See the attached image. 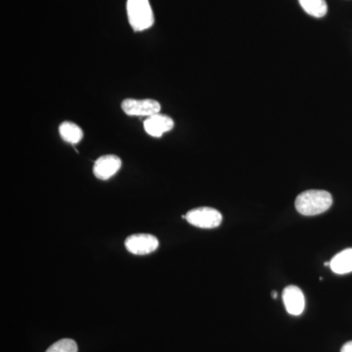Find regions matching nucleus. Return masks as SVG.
<instances>
[{
    "label": "nucleus",
    "instance_id": "1",
    "mask_svg": "<svg viewBox=\"0 0 352 352\" xmlns=\"http://www.w3.org/2000/svg\"><path fill=\"white\" fill-rule=\"evenodd\" d=\"M332 205V195L325 190H308L300 194L296 200V210L305 217L323 214Z\"/></svg>",
    "mask_w": 352,
    "mask_h": 352
},
{
    "label": "nucleus",
    "instance_id": "2",
    "mask_svg": "<svg viewBox=\"0 0 352 352\" xmlns=\"http://www.w3.org/2000/svg\"><path fill=\"white\" fill-rule=\"evenodd\" d=\"M126 10L134 31H145L154 25V14L149 0H127Z\"/></svg>",
    "mask_w": 352,
    "mask_h": 352
},
{
    "label": "nucleus",
    "instance_id": "3",
    "mask_svg": "<svg viewBox=\"0 0 352 352\" xmlns=\"http://www.w3.org/2000/svg\"><path fill=\"white\" fill-rule=\"evenodd\" d=\"M185 219L199 228L212 229L221 224L222 214L215 208L203 207L189 210L185 214Z\"/></svg>",
    "mask_w": 352,
    "mask_h": 352
},
{
    "label": "nucleus",
    "instance_id": "4",
    "mask_svg": "<svg viewBox=\"0 0 352 352\" xmlns=\"http://www.w3.org/2000/svg\"><path fill=\"white\" fill-rule=\"evenodd\" d=\"M124 113L131 117H151L161 112L162 106L154 99H124L122 103Z\"/></svg>",
    "mask_w": 352,
    "mask_h": 352
},
{
    "label": "nucleus",
    "instance_id": "5",
    "mask_svg": "<svg viewBox=\"0 0 352 352\" xmlns=\"http://www.w3.org/2000/svg\"><path fill=\"white\" fill-rule=\"evenodd\" d=\"M124 245L132 254L145 256L156 251L159 247V241L150 234H134L126 238Z\"/></svg>",
    "mask_w": 352,
    "mask_h": 352
},
{
    "label": "nucleus",
    "instance_id": "6",
    "mask_svg": "<svg viewBox=\"0 0 352 352\" xmlns=\"http://www.w3.org/2000/svg\"><path fill=\"white\" fill-rule=\"evenodd\" d=\"M122 168V160L116 155H104L95 161L94 173L98 179L108 180Z\"/></svg>",
    "mask_w": 352,
    "mask_h": 352
},
{
    "label": "nucleus",
    "instance_id": "7",
    "mask_svg": "<svg viewBox=\"0 0 352 352\" xmlns=\"http://www.w3.org/2000/svg\"><path fill=\"white\" fill-rule=\"evenodd\" d=\"M143 126L150 136L159 138L173 129L175 122L168 116L162 115L159 113L151 116V117H148L144 120Z\"/></svg>",
    "mask_w": 352,
    "mask_h": 352
},
{
    "label": "nucleus",
    "instance_id": "8",
    "mask_svg": "<svg viewBox=\"0 0 352 352\" xmlns=\"http://www.w3.org/2000/svg\"><path fill=\"white\" fill-rule=\"evenodd\" d=\"M285 308L289 314L298 316L302 314L305 307V298L302 289L296 286H288L283 292Z\"/></svg>",
    "mask_w": 352,
    "mask_h": 352
},
{
    "label": "nucleus",
    "instance_id": "9",
    "mask_svg": "<svg viewBox=\"0 0 352 352\" xmlns=\"http://www.w3.org/2000/svg\"><path fill=\"white\" fill-rule=\"evenodd\" d=\"M330 267L336 274H347L352 272V249L344 250L336 254L330 261Z\"/></svg>",
    "mask_w": 352,
    "mask_h": 352
},
{
    "label": "nucleus",
    "instance_id": "10",
    "mask_svg": "<svg viewBox=\"0 0 352 352\" xmlns=\"http://www.w3.org/2000/svg\"><path fill=\"white\" fill-rule=\"evenodd\" d=\"M59 134L65 142L78 144L83 138V131L78 124L72 122H64L60 124Z\"/></svg>",
    "mask_w": 352,
    "mask_h": 352
},
{
    "label": "nucleus",
    "instance_id": "11",
    "mask_svg": "<svg viewBox=\"0 0 352 352\" xmlns=\"http://www.w3.org/2000/svg\"><path fill=\"white\" fill-rule=\"evenodd\" d=\"M303 10L315 18H322L328 12L327 2L325 0H298Z\"/></svg>",
    "mask_w": 352,
    "mask_h": 352
},
{
    "label": "nucleus",
    "instance_id": "12",
    "mask_svg": "<svg viewBox=\"0 0 352 352\" xmlns=\"http://www.w3.org/2000/svg\"><path fill=\"white\" fill-rule=\"evenodd\" d=\"M45 352H78V344L74 340H60L53 344Z\"/></svg>",
    "mask_w": 352,
    "mask_h": 352
},
{
    "label": "nucleus",
    "instance_id": "13",
    "mask_svg": "<svg viewBox=\"0 0 352 352\" xmlns=\"http://www.w3.org/2000/svg\"><path fill=\"white\" fill-rule=\"evenodd\" d=\"M340 352H352V342H349L344 344Z\"/></svg>",
    "mask_w": 352,
    "mask_h": 352
}]
</instances>
